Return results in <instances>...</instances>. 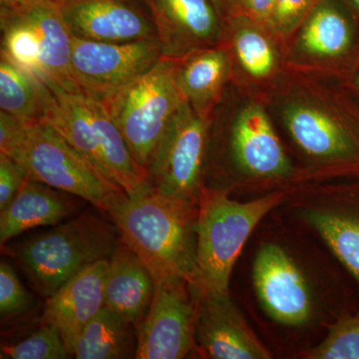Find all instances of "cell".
Segmentation results:
<instances>
[{
    "mask_svg": "<svg viewBox=\"0 0 359 359\" xmlns=\"http://www.w3.org/2000/svg\"><path fill=\"white\" fill-rule=\"evenodd\" d=\"M283 116L295 144L311 157L341 160L355 154L353 135L320 107L308 102H292L285 108Z\"/></svg>",
    "mask_w": 359,
    "mask_h": 359,
    "instance_id": "18",
    "label": "cell"
},
{
    "mask_svg": "<svg viewBox=\"0 0 359 359\" xmlns=\"http://www.w3.org/2000/svg\"><path fill=\"white\" fill-rule=\"evenodd\" d=\"M212 2L214 4V6H216L217 11H219L221 15L226 13L228 0H212Z\"/></svg>",
    "mask_w": 359,
    "mask_h": 359,
    "instance_id": "34",
    "label": "cell"
},
{
    "mask_svg": "<svg viewBox=\"0 0 359 359\" xmlns=\"http://www.w3.org/2000/svg\"><path fill=\"white\" fill-rule=\"evenodd\" d=\"M50 90L13 65L0 59V108L25 123L42 121Z\"/></svg>",
    "mask_w": 359,
    "mask_h": 359,
    "instance_id": "23",
    "label": "cell"
},
{
    "mask_svg": "<svg viewBox=\"0 0 359 359\" xmlns=\"http://www.w3.org/2000/svg\"><path fill=\"white\" fill-rule=\"evenodd\" d=\"M0 22L1 57L52 92H81L71 67L73 35L56 2L32 0L20 8L1 6Z\"/></svg>",
    "mask_w": 359,
    "mask_h": 359,
    "instance_id": "4",
    "label": "cell"
},
{
    "mask_svg": "<svg viewBox=\"0 0 359 359\" xmlns=\"http://www.w3.org/2000/svg\"><path fill=\"white\" fill-rule=\"evenodd\" d=\"M320 0H276L266 27L271 32L287 36L304 23Z\"/></svg>",
    "mask_w": 359,
    "mask_h": 359,
    "instance_id": "29",
    "label": "cell"
},
{
    "mask_svg": "<svg viewBox=\"0 0 359 359\" xmlns=\"http://www.w3.org/2000/svg\"><path fill=\"white\" fill-rule=\"evenodd\" d=\"M1 6L9 7V8H20L29 4L32 0H0Z\"/></svg>",
    "mask_w": 359,
    "mask_h": 359,
    "instance_id": "33",
    "label": "cell"
},
{
    "mask_svg": "<svg viewBox=\"0 0 359 359\" xmlns=\"http://www.w3.org/2000/svg\"><path fill=\"white\" fill-rule=\"evenodd\" d=\"M32 306V295L23 287L11 266L2 261L0 264V314L2 320L20 316L29 311Z\"/></svg>",
    "mask_w": 359,
    "mask_h": 359,
    "instance_id": "28",
    "label": "cell"
},
{
    "mask_svg": "<svg viewBox=\"0 0 359 359\" xmlns=\"http://www.w3.org/2000/svg\"><path fill=\"white\" fill-rule=\"evenodd\" d=\"M155 290L152 273L138 255L121 241L110 257L106 273V308L136 327L148 313Z\"/></svg>",
    "mask_w": 359,
    "mask_h": 359,
    "instance_id": "17",
    "label": "cell"
},
{
    "mask_svg": "<svg viewBox=\"0 0 359 359\" xmlns=\"http://www.w3.org/2000/svg\"><path fill=\"white\" fill-rule=\"evenodd\" d=\"M133 327L104 306L78 335L71 355L77 359L135 358L137 334Z\"/></svg>",
    "mask_w": 359,
    "mask_h": 359,
    "instance_id": "22",
    "label": "cell"
},
{
    "mask_svg": "<svg viewBox=\"0 0 359 359\" xmlns=\"http://www.w3.org/2000/svg\"><path fill=\"white\" fill-rule=\"evenodd\" d=\"M51 1L57 2L59 0H51Z\"/></svg>",
    "mask_w": 359,
    "mask_h": 359,
    "instance_id": "37",
    "label": "cell"
},
{
    "mask_svg": "<svg viewBox=\"0 0 359 359\" xmlns=\"http://www.w3.org/2000/svg\"><path fill=\"white\" fill-rule=\"evenodd\" d=\"M209 142V119L187 101L161 140L147 169L148 184L155 191L199 202Z\"/></svg>",
    "mask_w": 359,
    "mask_h": 359,
    "instance_id": "8",
    "label": "cell"
},
{
    "mask_svg": "<svg viewBox=\"0 0 359 359\" xmlns=\"http://www.w3.org/2000/svg\"><path fill=\"white\" fill-rule=\"evenodd\" d=\"M27 123L0 111V153H6Z\"/></svg>",
    "mask_w": 359,
    "mask_h": 359,
    "instance_id": "32",
    "label": "cell"
},
{
    "mask_svg": "<svg viewBox=\"0 0 359 359\" xmlns=\"http://www.w3.org/2000/svg\"><path fill=\"white\" fill-rule=\"evenodd\" d=\"M0 154L18 161L28 178L81 198L107 214L127 196L43 120L27 123L11 148Z\"/></svg>",
    "mask_w": 359,
    "mask_h": 359,
    "instance_id": "6",
    "label": "cell"
},
{
    "mask_svg": "<svg viewBox=\"0 0 359 359\" xmlns=\"http://www.w3.org/2000/svg\"><path fill=\"white\" fill-rule=\"evenodd\" d=\"M185 101L175 79V59L163 57L103 102L135 161L147 171L170 123Z\"/></svg>",
    "mask_w": 359,
    "mask_h": 359,
    "instance_id": "7",
    "label": "cell"
},
{
    "mask_svg": "<svg viewBox=\"0 0 359 359\" xmlns=\"http://www.w3.org/2000/svg\"><path fill=\"white\" fill-rule=\"evenodd\" d=\"M347 6L353 8L354 11L359 13V0H344Z\"/></svg>",
    "mask_w": 359,
    "mask_h": 359,
    "instance_id": "35",
    "label": "cell"
},
{
    "mask_svg": "<svg viewBox=\"0 0 359 359\" xmlns=\"http://www.w3.org/2000/svg\"><path fill=\"white\" fill-rule=\"evenodd\" d=\"M302 25L297 42L306 55L339 58L353 47V23L346 11L332 0H320Z\"/></svg>",
    "mask_w": 359,
    "mask_h": 359,
    "instance_id": "21",
    "label": "cell"
},
{
    "mask_svg": "<svg viewBox=\"0 0 359 359\" xmlns=\"http://www.w3.org/2000/svg\"><path fill=\"white\" fill-rule=\"evenodd\" d=\"M252 280L262 306L276 323L299 327L311 318L313 301L308 283L282 248L266 244L259 249Z\"/></svg>",
    "mask_w": 359,
    "mask_h": 359,
    "instance_id": "12",
    "label": "cell"
},
{
    "mask_svg": "<svg viewBox=\"0 0 359 359\" xmlns=\"http://www.w3.org/2000/svg\"><path fill=\"white\" fill-rule=\"evenodd\" d=\"M163 58L157 40L100 42L72 40V74L80 91L101 101L145 74Z\"/></svg>",
    "mask_w": 359,
    "mask_h": 359,
    "instance_id": "9",
    "label": "cell"
},
{
    "mask_svg": "<svg viewBox=\"0 0 359 359\" xmlns=\"http://www.w3.org/2000/svg\"><path fill=\"white\" fill-rule=\"evenodd\" d=\"M0 351L1 358L65 359L71 356L57 328L46 323L21 341L2 344Z\"/></svg>",
    "mask_w": 359,
    "mask_h": 359,
    "instance_id": "26",
    "label": "cell"
},
{
    "mask_svg": "<svg viewBox=\"0 0 359 359\" xmlns=\"http://www.w3.org/2000/svg\"><path fill=\"white\" fill-rule=\"evenodd\" d=\"M304 218L359 280V219L327 210L308 211Z\"/></svg>",
    "mask_w": 359,
    "mask_h": 359,
    "instance_id": "25",
    "label": "cell"
},
{
    "mask_svg": "<svg viewBox=\"0 0 359 359\" xmlns=\"http://www.w3.org/2000/svg\"><path fill=\"white\" fill-rule=\"evenodd\" d=\"M231 46L238 63L257 79L269 77L276 67V54L261 25L243 15H233Z\"/></svg>",
    "mask_w": 359,
    "mask_h": 359,
    "instance_id": "24",
    "label": "cell"
},
{
    "mask_svg": "<svg viewBox=\"0 0 359 359\" xmlns=\"http://www.w3.org/2000/svg\"><path fill=\"white\" fill-rule=\"evenodd\" d=\"M285 194L237 202L226 190L203 188L198 202L197 257L191 289L195 297L229 292L231 271L257 224Z\"/></svg>",
    "mask_w": 359,
    "mask_h": 359,
    "instance_id": "2",
    "label": "cell"
},
{
    "mask_svg": "<svg viewBox=\"0 0 359 359\" xmlns=\"http://www.w3.org/2000/svg\"><path fill=\"white\" fill-rule=\"evenodd\" d=\"M311 359H359V313L341 318L327 337L306 353Z\"/></svg>",
    "mask_w": 359,
    "mask_h": 359,
    "instance_id": "27",
    "label": "cell"
},
{
    "mask_svg": "<svg viewBox=\"0 0 359 359\" xmlns=\"http://www.w3.org/2000/svg\"><path fill=\"white\" fill-rule=\"evenodd\" d=\"M115 224L85 212L26 241L16 261L45 299L91 264L110 259L119 243Z\"/></svg>",
    "mask_w": 359,
    "mask_h": 359,
    "instance_id": "5",
    "label": "cell"
},
{
    "mask_svg": "<svg viewBox=\"0 0 359 359\" xmlns=\"http://www.w3.org/2000/svg\"><path fill=\"white\" fill-rule=\"evenodd\" d=\"M108 266L109 259L91 264L45 302L42 323L57 328L70 355L78 335L105 306L104 285Z\"/></svg>",
    "mask_w": 359,
    "mask_h": 359,
    "instance_id": "16",
    "label": "cell"
},
{
    "mask_svg": "<svg viewBox=\"0 0 359 359\" xmlns=\"http://www.w3.org/2000/svg\"><path fill=\"white\" fill-rule=\"evenodd\" d=\"M276 0H228L226 13L243 15L261 26L268 25Z\"/></svg>",
    "mask_w": 359,
    "mask_h": 359,
    "instance_id": "31",
    "label": "cell"
},
{
    "mask_svg": "<svg viewBox=\"0 0 359 359\" xmlns=\"http://www.w3.org/2000/svg\"><path fill=\"white\" fill-rule=\"evenodd\" d=\"M55 190L28 179L13 202L0 211V244L32 229L56 226L70 217L74 207Z\"/></svg>",
    "mask_w": 359,
    "mask_h": 359,
    "instance_id": "20",
    "label": "cell"
},
{
    "mask_svg": "<svg viewBox=\"0 0 359 359\" xmlns=\"http://www.w3.org/2000/svg\"><path fill=\"white\" fill-rule=\"evenodd\" d=\"M355 85H356V87H358V88L359 89V71H358V74H356Z\"/></svg>",
    "mask_w": 359,
    "mask_h": 359,
    "instance_id": "36",
    "label": "cell"
},
{
    "mask_svg": "<svg viewBox=\"0 0 359 359\" xmlns=\"http://www.w3.org/2000/svg\"><path fill=\"white\" fill-rule=\"evenodd\" d=\"M197 299L190 283L170 278L156 283L148 313L136 327L138 359H181L196 351Z\"/></svg>",
    "mask_w": 359,
    "mask_h": 359,
    "instance_id": "10",
    "label": "cell"
},
{
    "mask_svg": "<svg viewBox=\"0 0 359 359\" xmlns=\"http://www.w3.org/2000/svg\"><path fill=\"white\" fill-rule=\"evenodd\" d=\"M71 34L100 42L157 40V32L143 0H59Z\"/></svg>",
    "mask_w": 359,
    "mask_h": 359,
    "instance_id": "11",
    "label": "cell"
},
{
    "mask_svg": "<svg viewBox=\"0 0 359 359\" xmlns=\"http://www.w3.org/2000/svg\"><path fill=\"white\" fill-rule=\"evenodd\" d=\"M231 157L250 176H285L292 167L268 114L261 105L241 108L231 126Z\"/></svg>",
    "mask_w": 359,
    "mask_h": 359,
    "instance_id": "15",
    "label": "cell"
},
{
    "mask_svg": "<svg viewBox=\"0 0 359 359\" xmlns=\"http://www.w3.org/2000/svg\"><path fill=\"white\" fill-rule=\"evenodd\" d=\"M28 179L22 165L9 156L0 154V211L13 202Z\"/></svg>",
    "mask_w": 359,
    "mask_h": 359,
    "instance_id": "30",
    "label": "cell"
},
{
    "mask_svg": "<svg viewBox=\"0 0 359 359\" xmlns=\"http://www.w3.org/2000/svg\"><path fill=\"white\" fill-rule=\"evenodd\" d=\"M230 74V59L219 47L197 49L175 59V79L182 95L205 118L219 100Z\"/></svg>",
    "mask_w": 359,
    "mask_h": 359,
    "instance_id": "19",
    "label": "cell"
},
{
    "mask_svg": "<svg viewBox=\"0 0 359 359\" xmlns=\"http://www.w3.org/2000/svg\"><path fill=\"white\" fill-rule=\"evenodd\" d=\"M154 21L163 57L179 59L217 46L223 26L212 0H143Z\"/></svg>",
    "mask_w": 359,
    "mask_h": 359,
    "instance_id": "14",
    "label": "cell"
},
{
    "mask_svg": "<svg viewBox=\"0 0 359 359\" xmlns=\"http://www.w3.org/2000/svg\"><path fill=\"white\" fill-rule=\"evenodd\" d=\"M198 203L163 195L148 186L127 195L108 214L122 242L138 255L156 283L192 280L197 257Z\"/></svg>",
    "mask_w": 359,
    "mask_h": 359,
    "instance_id": "1",
    "label": "cell"
},
{
    "mask_svg": "<svg viewBox=\"0 0 359 359\" xmlns=\"http://www.w3.org/2000/svg\"><path fill=\"white\" fill-rule=\"evenodd\" d=\"M197 299L196 351L212 359H268L271 353L257 339L229 292Z\"/></svg>",
    "mask_w": 359,
    "mask_h": 359,
    "instance_id": "13",
    "label": "cell"
},
{
    "mask_svg": "<svg viewBox=\"0 0 359 359\" xmlns=\"http://www.w3.org/2000/svg\"><path fill=\"white\" fill-rule=\"evenodd\" d=\"M43 121L53 126L127 195L140 192L149 186L147 171L135 161L103 101L81 92L50 90Z\"/></svg>",
    "mask_w": 359,
    "mask_h": 359,
    "instance_id": "3",
    "label": "cell"
}]
</instances>
